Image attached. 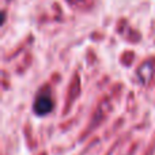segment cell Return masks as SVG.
<instances>
[{"instance_id": "1", "label": "cell", "mask_w": 155, "mask_h": 155, "mask_svg": "<svg viewBox=\"0 0 155 155\" xmlns=\"http://www.w3.org/2000/svg\"><path fill=\"white\" fill-rule=\"evenodd\" d=\"M53 109V101L49 95H40L34 102V113L37 116H45Z\"/></svg>"}]
</instances>
